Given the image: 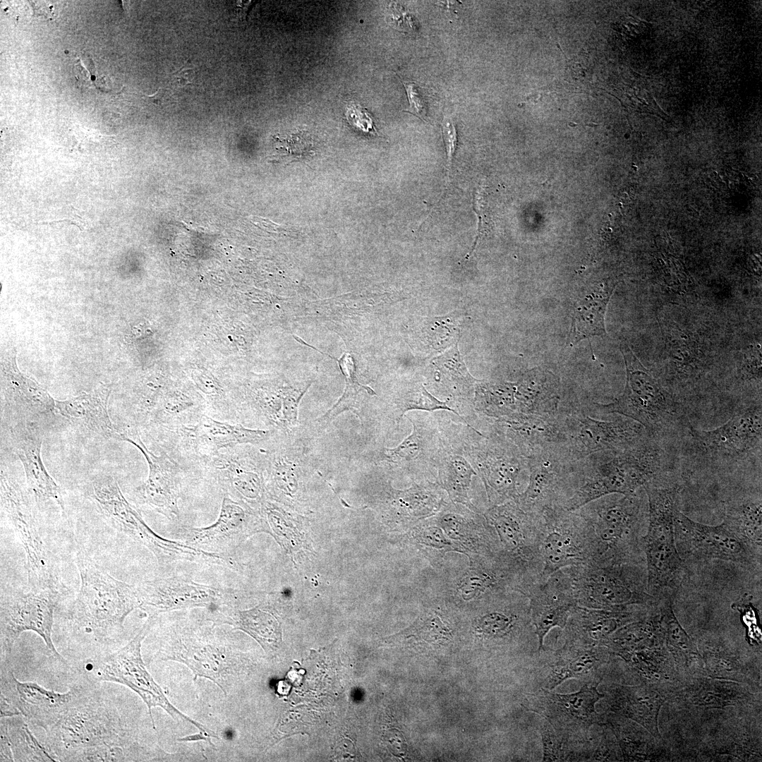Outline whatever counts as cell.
<instances>
[{"instance_id": "7", "label": "cell", "mask_w": 762, "mask_h": 762, "mask_svg": "<svg viewBox=\"0 0 762 762\" xmlns=\"http://www.w3.org/2000/svg\"><path fill=\"white\" fill-rule=\"evenodd\" d=\"M95 682L85 696L45 730L46 746L59 761L89 747H140L110 692Z\"/></svg>"}, {"instance_id": "12", "label": "cell", "mask_w": 762, "mask_h": 762, "mask_svg": "<svg viewBox=\"0 0 762 762\" xmlns=\"http://www.w3.org/2000/svg\"><path fill=\"white\" fill-rule=\"evenodd\" d=\"M1 507L24 550L30 588L61 591L59 566L44 541L29 500L2 470Z\"/></svg>"}, {"instance_id": "45", "label": "cell", "mask_w": 762, "mask_h": 762, "mask_svg": "<svg viewBox=\"0 0 762 762\" xmlns=\"http://www.w3.org/2000/svg\"><path fill=\"white\" fill-rule=\"evenodd\" d=\"M413 431L397 447L387 449L386 456L392 461L399 463H417L429 453V446L433 435L432 432L409 419Z\"/></svg>"}, {"instance_id": "14", "label": "cell", "mask_w": 762, "mask_h": 762, "mask_svg": "<svg viewBox=\"0 0 762 762\" xmlns=\"http://www.w3.org/2000/svg\"><path fill=\"white\" fill-rule=\"evenodd\" d=\"M61 591L30 590L1 595L0 603L1 660H8L13 647L25 631H33L44 641L55 658L66 662L52 639L55 610Z\"/></svg>"}, {"instance_id": "54", "label": "cell", "mask_w": 762, "mask_h": 762, "mask_svg": "<svg viewBox=\"0 0 762 762\" xmlns=\"http://www.w3.org/2000/svg\"><path fill=\"white\" fill-rule=\"evenodd\" d=\"M193 69L186 64H183L179 69L172 73V83L178 87L191 85L193 83L191 79L193 78Z\"/></svg>"}, {"instance_id": "44", "label": "cell", "mask_w": 762, "mask_h": 762, "mask_svg": "<svg viewBox=\"0 0 762 762\" xmlns=\"http://www.w3.org/2000/svg\"><path fill=\"white\" fill-rule=\"evenodd\" d=\"M337 361L343 375L345 377L346 387L342 397L337 403L320 419V421L324 423L331 421L344 411L351 410L355 413L360 404L358 396L361 391H365L370 395L375 394L371 388L362 385L357 381L355 363L349 354L344 353Z\"/></svg>"}, {"instance_id": "20", "label": "cell", "mask_w": 762, "mask_h": 762, "mask_svg": "<svg viewBox=\"0 0 762 762\" xmlns=\"http://www.w3.org/2000/svg\"><path fill=\"white\" fill-rule=\"evenodd\" d=\"M534 677L538 689L552 690L564 680L575 678L598 684L615 657L605 646H586L564 641L555 649L537 651Z\"/></svg>"}, {"instance_id": "13", "label": "cell", "mask_w": 762, "mask_h": 762, "mask_svg": "<svg viewBox=\"0 0 762 762\" xmlns=\"http://www.w3.org/2000/svg\"><path fill=\"white\" fill-rule=\"evenodd\" d=\"M598 684L585 683L579 691L557 694L539 689L527 695L524 707L543 717L557 736L576 755L589 738L593 725L602 726L603 713H598L595 705L603 698Z\"/></svg>"}, {"instance_id": "42", "label": "cell", "mask_w": 762, "mask_h": 762, "mask_svg": "<svg viewBox=\"0 0 762 762\" xmlns=\"http://www.w3.org/2000/svg\"><path fill=\"white\" fill-rule=\"evenodd\" d=\"M22 715L1 718V734L9 744L14 761H59L46 746L38 742Z\"/></svg>"}, {"instance_id": "30", "label": "cell", "mask_w": 762, "mask_h": 762, "mask_svg": "<svg viewBox=\"0 0 762 762\" xmlns=\"http://www.w3.org/2000/svg\"><path fill=\"white\" fill-rule=\"evenodd\" d=\"M651 607L639 605L619 609H593L575 606L564 627V641L586 646H605L622 626L640 619Z\"/></svg>"}, {"instance_id": "3", "label": "cell", "mask_w": 762, "mask_h": 762, "mask_svg": "<svg viewBox=\"0 0 762 762\" xmlns=\"http://www.w3.org/2000/svg\"><path fill=\"white\" fill-rule=\"evenodd\" d=\"M75 562L80 587L66 619L73 629L88 635L95 643L109 646L123 631L128 615L140 607L136 586L103 570L83 549L76 551Z\"/></svg>"}, {"instance_id": "31", "label": "cell", "mask_w": 762, "mask_h": 762, "mask_svg": "<svg viewBox=\"0 0 762 762\" xmlns=\"http://www.w3.org/2000/svg\"><path fill=\"white\" fill-rule=\"evenodd\" d=\"M16 455L23 466L28 489L37 504L53 500L64 510L62 490L47 470L41 455L42 435L34 423L11 430Z\"/></svg>"}, {"instance_id": "41", "label": "cell", "mask_w": 762, "mask_h": 762, "mask_svg": "<svg viewBox=\"0 0 762 762\" xmlns=\"http://www.w3.org/2000/svg\"><path fill=\"white\" fill-rule=\"evenodd\" d=\"M761 493L734 496L724 504V517L744 539L761 549Z\"/></svg>"}, {"instance_id": "35", "label": "cell", "mask_w": 762, "mask_h": 762, "mask_svg": "<svg viewBox=\"0 0 762 762\" xmlns=\"http://www.w3.org/2000/svg\"><path fill=\"white\" fill-rule=\"evenodd\" d=\"M672 597L659 599V622L665 646L673 659L676 670L684 682L706 676L703 658L692 638L679 622L672 607Z\"/></svg>"}, {"instance_id": "52", "label": "cell", "mask_w": 762, "mask_h": 762, "mask_svg": "<svg viewBox=\"0 0 762 762\" xmlns=\"http://www.w3.org/2000/svg\"><path fill=\"white\" fill-rule=\"evenodd\" d=\"M400 80L404 85L409 103V107L405 111L418 117L422 121H426V103L418 85L414 82L406 81L402 79H400Z\"/></svg>"}, {"instance_id": "34", "label": "cell", "mask_w": 762, "mask_h": 762, "mask_svg": "<svg viewBox=\"0 0 762 762\" xmlns=\"http://www.w3.org/2000/svg\"><path fill=\"white\" fill-rule=\"evenodd\" d=\"M107 390L97 391L55 402V412L73 426L94 437L121 440L123 431L111 421L108 411Z\"/></svg>"}, {"instance_id": "55", "label": "cell", "mask_w": 762, "mask_h": 762, "mask_svg": "<svg viewBox=\"0 0 762 762\" xmlns=\"http://www.w3.org/2000/svg\"><path fill=\"white\" fill-rule=\"evenodd\" d=\"M1 718L20 715V712L4 697L1 696Z\"/></svg>"}, {"instance_id": "36", "label": "cell", "mask_w": 762, "mask_h": 762, "mask_svg": "<svg viewBox=\"0 0 762 762\" xmlns=\"http://www.w3.org/2000/svg\"><path fill=\"white\" fill-rule=\"evenodd\" d=\"M235 447L220 450L203 464L217 478L224 495L241 501L258 500L262 492L260 475L250 469Z\"/></svg>"}, {"instance_id": "26", "label": "cell", "mask_w": 762, "mask_h": 762, "mask_svg": "<svg viewBox=\"0 0 762 762\" xmlns=\"http://www.w3.org/2000/svg\"><path fill=\"white\" fill-rule=\"evenodd\" d=\"M135 586L140 609L147 617L175 610L219 605L228 600V594L222 589L179 576L145 581Z\"/></svg>"}, {"instance_id": "2", "label": "cell", "mask_w": 762, "mask_h": 762, "mask_svg": "<svg viewBox=\"0 0 762 762\" xmlns=\"http://www.w3.org/2000/svg\"><path fill=\"white\" fill-rule=\"evenodd\" d=\"M677 470L676 445L649 436L626 449L589 454L574 461L572 495L563 508L575 511L606 495L634 492Z\"/></svg>"}, {"instance_id": "27", "label": "cell", "mask_w": 762, "mask_h": 762, "mask_svg": "<svg viewBox=\"0 0 762 762\" xmlns=\"http://www.w3.org/2000/svg\"><path fill=\"white\" fill-rule=\"evenodd\" d=\"M526 596L531 619L538 641L537 651H544V639L556 627L564 629L577 605L567 568L552 574L545 581L533 586Z\"/></svg>"}, {"instance_id": "18", "label": "cell", "mask_w": 762, "mask_h": 762, "mask_svg": "<svg viewBox=\"0 0 762 762\" xmlns=\"http://www.w3.org/2000/svg\"><path fill=\"white\" fill-rule=\"evenodd\" d=\"M562 416L565 440L561 447L572 460L598 452L626 449L648 436L642 425L619 414L605 421L581 411H565Z\"/></svg>"}, {"instance_id": "53", "label": "cell", "mask_w": 762, "mask_h": 762, "mask_svg": "<svg viewBox=\"0 0 762 762\" xmlns=\"http://www.w3.org/2000/svg\"><path fill=\"white\" fill-rule=\"evenodd\" d=\"M346 119L349 123L364 132H370L374 128L370 115L360 106L351 105L346 111Z\"/></svg>"}, {"instance_id": "38", "label": "cell", "mask_w": 762, "mask_h": 762, "mask_svg": "<svg viewBox=\"0 0 762 762\" xmlns=\"http://www.w3.org/2000/svg\"><path fill=\"white\" fill-rule=\"evenodd\" d=\"M615 285L600 283L582 291L574 304L570 344L606 335L605 315Z\"/></svg>"}, {"instance_id": "16", "label": "cell", "mask_w": 762, "mask_h": 762, "mask_svg": "<svg viewBox=\"0 0 762 762\" xmlns=\"http://www.w3.org/2000/svg\"><path fill=\"white\" fill-rule=\"evenodd\" d=\"M675 538L684 561L720 560L742 564L761 563V549L757 548L726 521L710 526L696 522L680 510L675 520Z\"/></svg>"}, {"instance_id": "39", "label": "cell", "mask_w": 762, "mask_h": 762, "mask_svg": "<svg viewBox=\"0 0 762 762\" xmlns=\"http://www.w3.org/2000/svg\"><path fill=\"white\" fill-rule=\"evenodd\" d=\"M706 676L718 679L730 680L754 686L758 684L739 652L723 643L704 641L699 645Z\"/></svg>"}, {"instance_id": "46", "label": "cell", "mask_w": 762, "mask_h": 762, "mask_svg": "<svg viewBox=\"0 0 762 762\" xmlns=\"http://www.w3.org/2000/svg\"><path fill=\"white\" fill-rule=\"evenodd\" d=\"M433 363L441 374L460 389L468 390L476 382H479L469 373L456 344L443 355L435 358Z\"/></svg>"}, {"instance_id": "6", "label": "cell", "mask_w": 762, "mask_h": 762, "mask_svg": "<svg viewBox=\"0 0 762 762\" xmlns=\"http://www.w3.org/2000/svg\"><path fill=\"white\" fill-rule=\"evenodd\" d=\"M620 351L627 373L624 392L613 402L596 404L597 412L631 418L643 426L650 437L677 442L694 426L687 409L641 363L626 341L621 342Z\"/></svg>"}, {"instance_id": "9", "label": "cell", "mask_w": 762, "mask_h": 762, "mask_svg": "<svg viewBox=\"0 0 762 762\" xmlns=\"http://www.w3.org/2000/svg\"><path fill=\"white\" fill-rule=\"evenodd\" d=\"M605 646L622 660L639 684L672 694L684 682L665 646L658 609L619 628Z\"/></svg>"}, {"instance_id": "11", "label": "cell", "mask_w": 762, "mask_h": 762, "mask_svg": "<svg viewBox=\"0 0 762 762\" xmlns=\"http://www.w3.org/2000/svg\"><path fill=\"white\" fill-rule=\"evenodd\" d=\"M155 617H148L137 634L124 646L87 659L84 675L93 682L116 683L135 692L146 704L155 730L152 708L160 707L173 718L188 721L200 732L216 737L213 732L186 716L174 706L145 667L141 655V646L155 623Z\"/></svg>"}, {"instance_id": "51", "label": "cell", "mask_w": 762, "mask_h": 762, "mask_svg": "<svg viewBox=\"0 0 762 762\" xmlns=\"http://www.w3.org/2000/svg\"><path fill=\"white\" fill-rule=\"evenodd\" d=\"M442 136L447 155V182L445 189L449 183L453 158L456 150L458 135L454 121L449 116L445 115L441 123Z\"/></svg>"}, {"instance_id": "24", "label": "cell", "mask_w": 762, "mask_h": 762, "mask_svg": "<svg viewBox=\"0 0 762 762\" xmlns=\"http://www.w3.org/2000/svg\"><path fill=\"white\" fill-rule=\"evenodd\" d=\"M121 441L139 449L148 466L147 479L133 490L135 501L170 520L178 519L182 466L166 451L159 455L149 451L137 429L123 431Z\"/></svg>"}, {"instance_id": "43", "label": "cell", "mask_w": 762, "mask_h": 762, "mask_svg": "<svg viewBox=\"0 0 762 762\" xmlns=\"http://www.w3.org/2000/svg\"><path fill=\"white\" fill-rule=\"evenodd\" d=\"M438 466L440 483L450 498L476 510L468 495L472 477L477 475L472 465L461 455L447 454L440 459Z\"/></svg>"}, {"instance_id": "25", "label": "cell", "mask_w": 762, "mask_h": 762, "mask_svg": "<svg viewBox=\"0 0 762 762\" xmlns=\"http://www.w3.org/2000/svg\"><path fill=\"white\" fill-rule=\"evenodd\" d=\"M166 430L172 434L169 442L172 446L169 447L179 445L195 461L202 464L222 449L238 445L258 444L267 440L272 433L216 420L206 413L191 424Z\"/></svg>"}, {"instance_id": "58", "label": "cell", "mask_w": 762, "mask_h": 762, "mask_svg": "<svg viewBox=\"0 0 762 762\" xmlns=\"http://www.w3.org/2000/svg\"><path fill=\"white\" fill-rule=\"evenodd\" d=\"M588 126H597V125H595V124H588Z\"/></svg>"}, {"instance_id": "37", "label": "cell", "mask_w": 762, "mask_h": 762, "mask_svg": "<svg viewBox=\"0 0 762 762\" xmlns=\"http://www.w3.org/2000/svg\"><path fill=\"white\" fill-rule=\"evenodd\" d=\"M603 725L613 732L623 761H671V752L664 740L655 738L639 724L607 711L603 713Z\"/></svg>"}, {"instance_id": "1", "label": "cell", "mask_w": 762, "mask_h": 762, "mask_svg": "<svg viewBox=\"0 0 762 762\" xmlns=\"http://www.w3.org/2000/svg\"><path fill=\"white\" fill-rule=\"evenodd\" d=\"M761 402L744 406L711 430L691 426L677 442L682 485L693 480L761 475Z\"/></svg>"}, {"instance_id": "10", "label": "cell", "mask_w": 762, "mask_h": 762, "mask_svg": "<svg viewBox=\"0 0 762 762\" xmlns=\"http://www.w3.org/2000/svg\"><path fill=\"white\" fill-rule=\"evenodd\" d=\"M577 605L593 609L653 607L659 599L646 588L640 563L602 565L591 562L566 567Z\"/></svg>"}, {"instance_id": "4", "label": "cell", "mask_w": 762, "mask_h": 762, "mask_svg": "<svg viewBox=\"0 0 762 762\" xmlns=\"http://www.w3.org/2000/svg\"><path fill=\"white\" fill-rule=\"evenodd\" d=\"M577 511L587 528L590 545L587 562L602 565L640 563L641 539L648 516L643 487L631 493L604 495Z\"/></svg>"}, {"instance_id": "8", "label": "cell", "mask_w": 762, "mask_h": 762, "mask_svg": "<svg viewBox=\"0 0 762 762\" xmlns=\"http://www.w3.org/2000/svg\"><path fill=\"white\" fill-rule=\"evenodd\" d=\"M86 493L109 526L146 548L160 565L178 562L207 564L215 562V554L186 543L167 539L154 531L138 511L128 502L112 476L99 474L94 476L87 485Z\"/></svg>"}, {"instance_id": "32", "label": "cell", "mask_w": 762, "mask_h": 762, "mask_svg": "<svg viewBox=\"0 0 762 762\" xmlns=\"http://www.w3.org/2000/svg\"><path fill=\"white\" fill-rule=\"evenodd\" d=\"M604 694L605 711L631 720L647 730L653 737L663 739L658 728V715L670 693L658 688L639 684H612Z\"/></svg>"}, {"instance_id": "50", "label": "cell", "mask_w": 762, "mask_h": 762, "mask_svg": "<svg viewBox=\"0 0 762 762\" xmlns=\"http://www.w3.org/2000/svg\"><path fill=\"white\" fill-rule=\"evenodd\" d=\"M452 318L448 316L435 318L428 322L427 337L431 339L435 348H445L456 341L459 334L445 332V329L456 326Z\"/></svg>"}, {"instance_id": "57", "label": "cell", "mask_w": 762, "mask_h": 762, "mask_svg": "<svg viewBox=\"0 0 762 762\" xmlns=\"http://www.w3.org/2000/svg\"><path fill=\"white\" fill-rule=\"evenodd\" d=\"M165 90L163 88H159L157 91L153 95H144V97L150 101L152 103L157 105H160L162 102Z\"/></svg>"}, {"instance_id": "19", "label": "cell", "mask_w": 762, "mask_h": 762, "mask_svg": "<svg viewBox=\"0 0 762 762\" xmlns=\"http://www.w3.org/2000/svg\"><path fill=\"white\" fill-rule=\"evenodd\" d=\"M538 525L543 563L541 582L561 569L589 560L586 525L577 510L559 506L545 508L538 515Z\"/></svg>"}, {"instance_id": "29", "label": "cell", "mask_w": 762, "mask_h": 762, "mask_svg": "<svg viewBox=\"0 0 762 762\" xmlns=\"http://www.w3.org/2000/svg\"><path fill=\"white\" fill-rule=\"evenodd\" d=\"M496 423V436L527 457L564 443L562 413L553 416L518 414L500 418Z\"/></svg>"}, {"instance_id": "22", "label": "cell", "mask_w": 762, "mask_h": 762, "mask_svg": "<svg viewBox=\"0 0 762 762\" xmlns=\"http://www.w3.org/2000/svg\"><path fill=\"white\" fill-rule=\"evenodd\" d=\"M529 458L527 486L517 503L524 511L539 515L548 507H563L571 496L572 473L575 460L560 447L545 449Z\"/></svg>"}, {"instance_id": "15", "label": "cell", "mask_w": 762, "mask_h": 762, "mask_svg": "<svg viewBox=\"0 0 762 762\" xmlns=\"http://www.w3.org/2000/svg\"><path fill=\"white\" fill-rule=\"evenodd\" d=\"M485 516L497 531L508 562L531 587L541 582L543 563L538 515L526 512L510 500L493 505Z\"/></svg>"}, {"instance_id": "47", "label": "cell", "mask_w": 762, "mask_h": 762, "mask_svg": "<svg viewBox=\"0 0 762 762\" xmlns=\"http://www.w3.org/2000/svg\"><path fill=\"white\" fill-rule=\"evenodd\" d=\"M399 409L401 411V416L407 411L414 409L428 411L439 409L447 410L455 413L463 420L465 424L471 428L478 434L481 435L477 430L468 425L467 422L455 410L450 408L446 402L438 400L436 397L430 394L423 385L413 387L404 395L401 399Z\"/></svg>"}, {"instance_id": "5", "label": "cell", "mask_w": 762, "mask_h": 762, "mask_svg": "<svg viewBox=\"0 0 762 762\" xmlns=\"http://www.w3.org/2000/svg\"><path fill=\"white\" fill-rule=\"evenodd\" d=\"M648 500L646 533L641 539L646 557L647 591L658 599L671 596L679 587L685 563L675 538L683 485L678 474L657 478L643 486Z\"/></svg>"}, {"instance_id": "28", "label": "cell", "mask_w": 762, "mask_h": 762, "mask_svg": "<svg viewBox=\"0 0 762 762\" xmlns=\"http://www.w3.org/2000/svg\"><path fill=\"white\" fill-rule=\"evenodd\" d=\"M253 531L245 507L224 495L219 515L214 524L205 527H183L181 534L184 543L190 546L231 557Z\"/></svg>"}, {"instance_id": "21", "label": "cell", "mask_w": 762, "mask_h": 762, "mask_svg": "<svg viewBox=\"0 0 762 762\" xmlns=\"http://www.w3.org/2000/svg\"><path fill=\"white\" fill-rule=\"evenodd\" d=\"M471 454L484 483L490 502L499 504L517 502L526 489L530 474L529 458L514 446L496 437L487 440Z\"/></svg>"}, {"instance_id": "49", "label": "cell", "mask_w": 762, "mask_h": 762, "mask_svg": "<svg viewBox=\"0 0 762 762\" xmlns=\"http://www.w3.org/2000/svg\"><path fill=\"white\" fill-rule=\"evenodd\" d=\"M275 150L279 159L294 160L309 156L313 150L310 138L304 133H296L284 138H275Z\"/></svg>"}, {"instance_id": "40", "label": "cell", "mask_w": 762, "mask_h": 762, "mask_svg": "<svg viewBox=\"0 0 762 762\" xmlns=\"http://www.w3.org/2000/svg\"><path fill=\"white\" fill-rule=\"evenodd\" d=\"M220 621L250 635L265 651L275 650L282 642V628L277 618L260 607L246 610H230L224 614Z\"/></svg>"}, {"instance_id": "23", "label": "cell", "mask_w": 762, "mask_h": 762, "mask_svg": "<svg viewBox=\"0 0 762 762\" xmlns=\"http://www.w3.org/2000/svg\"><path fill=\"white\" fill-rule=\"evenodd\" d=\"M744 683L701 676L684 682L667 702L689 713L720 710L747 715L761 708V697Z\"/></svg>"}, {"instance_id": "17", "label": "cell", "mask_w": 762, "mask_h": 762, "mask_svg": "<svg viewBox=\"0 0 762 762\" xmlns=\"http://www.w3.org/2000/svg\"><path fill=\"white\" fill-rule=\"evenodd\" d=\"M8 660H1V696L28 722L44 731L80 702L95 683L83 675V679L71 684L67 691L57 692L37 682L19 681L8 669Z\"/></svg>"}, {"instance_id": "48", "label": "cell", "mask_w": 762, "mask_h": 762, "mask_svg": "<svg viewBox=\"0 0 762 762\" xmlns=\"http://www.w3.org/2000/svg\"><path fill=\"white\" fill-rule=\"evenodd\" d=\"M543 743V761H572V751L555 734L551 725L543 723L540 728Z\"/></svg>"}, {"instance_id": "56", "label": "cell", "mask_w": 762, "mask_h": 762, "mask_svg": "<svg viewBox=\"0 0 762 762\" xmlns=\"http://www.w3.org/2000/svg\"><path fill=\"white\" fill-rule=\"evenodd\" d=\"M211 738H212V737H211L210 735L205 734L204 732H200L198 734H193V735L187 736V737H183V738H180V739H179V741H181V742H190V741L206 740L210 744H212Z\"/></svg>"}, {"instance_id": "33", "label": "cell", "mask_w": 762, "mask_h": 762, "mask_svg": "<svg viewBox=\"0 0 762 762\" xmlns=\"http://www.w3.org/2000/svg\"><path fill=\"white\" fill-rule=\"evenodd\" d=\"M749 715L732 718L718 722L710 739H707L699 754L707 761H761V729L753 731Z\"/></svg>"}]
</instances>
